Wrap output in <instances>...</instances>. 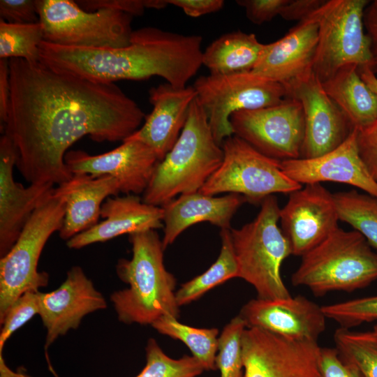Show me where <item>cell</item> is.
I'll use <instances>...</instances> for the list:
<instances>
[{
	"instance_id": "6da1fadb",
	"label": "cell",
	"mask_w": 377,
	"mask_h": 377,
	"mask_svg": "<svg viewBox=\"0 0 377 377\" xmlns=\"http://www.w3.org/2000/svg\"><path fill=\"white\" fill-rule=\"evenodd\" d=\"M10 96L1 132L12 140L15 166L30 184L60 185L73 177L68 148L89 135L124 141L145 114L114 83H99L52 70L40 62L9 59Z\"/></svg>"
},
{
	"instance_id": "7a4b0ae2",
	"label": "cell",
	"mask_w": 377,
	"mask_h": 377,
	"mask_svg": "<svg viewBox=\"0 0 377 377\" xmlns=\"http://www.w3.org/2000/svg\"><path fill=\"white\" fill-rule=\"evenodd\" d=\"M202 37L148 27L133 30L117 48L63 46L43 40L40 62L52 70L99 83L159 76L183 88L202 65Z\"/></svg>"
},
{
	"instance_id": "3957f363",
	"label": "cell",
	"mask_w": 377,
	"mask_h": 377,
	"mask_svg": "<svg viewBox=\"0 0 377 377\" xmlns=\"http://www.w3.org/2000/svg\"><path fill=\"white\" fill-rule=\"evenodd\" d=\"M131 259L121 258L116 265L126 288L114 291L111 302L119 321L124 324L152 325L164 316L177 318V280L163 263L165 251L155 230L129 235Z\"/></svg>"
},
{
	"instance_id": "277c9868",
	"label": "cell",
	"mask_w": 377,
	"mask_h": 377,
	"mask_svg": "<svg viewBox=\"0 0 377 377\" xmlns=\"http://www.w3.org/2000/svg\"><path fill=\"white\" fill-rule=\"evenodd\" d=\"M223 158L197 97L177 142L157 164L142 201L162 207L178 195L198 192Z\"/></svg>"
},
{
	"instance_id": "5b68a950",
	"label": "cell",
	"mask_w": 377,
	"mask_h": 377,
	"mask_svg": "<svg viewBox=\"0 0 377 377\" xmlns=\"http://www.w3.org/2000/svg\"><path fill=\"white\" fill-rule=\"evenodd\" d=\"M301 258L292 284L306 287L317 297L332 291L353 292L377 280V253L355 230L338 227Z\"/></svg>"
},
{
	"instance_id": "8992f818",
	"label": "cell",
	"mask_w": 377,
	"mask_h": 377,
	"mask_svg": "<svg viewBox=\"0 0 377 377\" xmlns=\"http://www.w3.org/2000/svg\"><path fill=\"white\" fill-rule=\"evenodd\" d=\"M280 209L277 198L269 195L252 221L230 228L238 278L251 284L258 298L264 300L291 296L281 275V265L292 251L278 224Z\"/></svg>"
},
{
	"instance_id": "52a82bcc",
	"label": "cell",
	"mask_w": 377,
	"mask_h": 377,
	"mask_svg": "<svg viewBox=\"0 0 377 377\" xmlns=\"http://www.w3.org/2000/svg\"><path fill=\"white\" fill-rule=\"evenodd\" d=\"M66 196L59 185L32 214L11 249L0 260V323L13 303L27 291L48 284L49 275L38 270L47 242L59 231Z\"/></svg>"
},
{
	"instance_id": "ba28073f",
	"label": "cell",
	"mask_w": 377,
	"mask_h": 377,
	"mask_svg": "<svg viewBox=\"0 0 377 377\" xmlns=\"http://www.w3.org/2000/svg\"><path fill=\"white\" fill-rule=\"evenodd\" d=\"M367 0H327L310 17L318 24V43L312 70L321 82L341 67L376 66L364 31Z\"/></svg>"
},
{
	"instance_id": "9c48e42d",
	"label": "cell",
	"mask_w": 377,
	"mask_h": 377,
	"mask_svg": "<svg viewBox=\"0 0 377 377\" xmlns=\"http://www.w3.org/2000/svg\"><path fill=\"white\" fill-rule=\"evenodd\" d=\"M44 40L85 48H117L130 43L133 16L102 8L86 11L71 0H36Z\"/></svg>"
},
{
	"instance_id": "30bf717a",
	"label": "cell",
	"mask_w": 377,
	"mask_h": 377,
	"mask_svg": "<svg viewBox=\"0 0 377 377\" xmlns=\"http://www.w3.org/2000/svg\"><path fill=\"white\" fill-rule=\"evenodd\" d=\"M221 147L223 161L198 191L201 193H235L253 204H261L269 195L290 193L302 186L283 172L281 161L263 154L235 135L227 138Z\"/></svg>"
},
{
	"instance_id": "8fae6325",
	"label": "cell",
	"mask_w": 377,
	"mask_h": 377,
	"mask_svg": "<svg viewBox=\"0 0 377 377\" xmlns=\"http://www.w3.org/2000/svg\"><path fill=\"white\" fill-rule=\"evenodd\" d=\"M193 87L205 112L214 139L221 146L233 135L231 115L276 105L287 96L285 87L276 81L250 72L209 74L200 76Z\"/></svg>"
},
{
	"instance_id": "7c38bea8",
	"label": "cell",
	"mask_w": 377,
	"mask_h": 377,
	"mask_svg": "<svg viewBox=\"0 0 377 377\" xmlns=\"http://www.w3.org/2000/svg\"><path fill=\"white\" fill-rule=\"evenodd\" d=\"M230 124L235 135L268 157L281 161L300 157L304 115L295 98L286 97L274 105L236 112Z\"/></svg>"
},
{
	"instance_id": "4fadbf2b",
	"label": "cell",
	"mask_w": 377,
	"mask_h": 377,
	"mask_svg": "<svg viewBox=\"0 0 377 377\" xmlns=\"http://www.w3.org/2000/svg\"><path fill=\"white\" fill-rule=\"evenodd\" d=\"M320 348L316 341L246 327L242 335L244 377H320Z\"/></svg>"
},
{
	"instance_id": "5bb4252c",
	"label": "cell",
	"mask_w": 377,
	"mask_h": 377,
	"mask_svg": "<svg viewBox=\"0 0 377 377\" xmlns=\"http://www.w3.org/2000/svg\"><path fill=\"white\" fill-rule=\"evenodd\" d=\"M287 96L297 100L304 115L301 158L323 155L341 145L353 130L348 120L309 71L284 85Z\"/></svg>"
},
{
	"instance_id": "9a60e30c",
	"label": "cell",
	"mask_w": 377,
	"mask_h": 377,
	"mask_svg": "<svg viewBox=\"0 0 377 377\" xmlns=\"http://www.w3.org/2000/svg\"><path fill=\"white\" fill-rule=\"evenodd\" d=\"M339 220L333 193L319 183L305 184L289 193L279 214L281 229L292 255L300 257L334 231Z\"/></svg>"
},
{
	"instance_id": "2e32d148",
	"label": "cell",
	"mask_w": 377,
	"mask_h": 377,
	"mask_svg": "<svg viewBox=\"0 0 377 377\" xmlns=\"http://www.w3.org/2000/svg\"><path fill=\"white\" fill-rule=\"evenodd\" d=\"M159 161L151 148L134 140H125L119 147L101 154L71 150L64 157L71 174L108 175L117 180L120 192L136 195L145 192Z\"/></svg>"
},
{
	"instance_id": "e0dca14e",
	"label": "cell",
	"mask_w": 377,
	"mask_h": 377,
	"mask_svg": "<svg viewBox=\"0 0 377 377\" xmlns=\"http://www.w3.org/2000/svg\"><path fill=\"white\" fill-rule=\"evenodd\" d=\"M38 295V315L46 329L45 349L58 337L77 329L85 316L107 307L105 297L80 266L68 271L58 288Z\"/></svg>"
},
{
	"instance_id": "ac0fdd59",
	"label": "cell",
	"mask_w": 377,
	"mask_h": 377,
	"mask_svg": "<svg viewBox=\"0 0 377 377\" xmlns=\"http://www.w3.org/2000/svg\"><path fill=\"white\" fill-rule=\"evenodd\" d=\"M239 316L246 327L294 339L318 341L326 326L322 306L300 295L283 299L251 300L242 306Z\"/></svg>"
},
{
	"instance_id": "d6986e66",
	"label": "cell",
	"mask_w": 377,
	"mask_h": 377,
	"mask_svg": "<svg viewBox=\"0 0 377 377\" xmlns=\"http://www.w3.org/2000/svg\"><path fill=\"white\" fill-rule=\"evenodd\" d=\"M17 153L11 138L3 133L0 138V256L13 247L34 211L53 192L50 184L16 182L13 168Z\"/></svg>"
},
{
	"instance_id": "ffe728a7",
	"label": "cell",
	"mask_w": 377,
	"mask_h": 377,
	"mask_svg": "<svg viewBox=\"0 0 377 377\" xmlns=\"http://www.w3.org/2000/svg\"><path fill=\"white\" fill-rule=\"evenodd\" d=\"M357 135V131L353 129L341 145L317 157L282 161V170L301 185L324 182L346 184L377 197V181L361 158Z\"/></svg>"
},
{
	"instance_id": "44dd1931",
	"label": "cell",
	"mask_w": 377,
	"mask_h": 377,
	"mask_svg": "<svg viewBox=\"0 0 377 377\" xmlns=\"http://www.w3.org/2000/svg\"><path fill=\"white\" fill-rule=\"evenodd\" d=\"M196 97L193 86L177 88L166 82L151 88L149 100L152 111L145 117L143 125L126 140L145 143L162 161L179 138Z\"/></svg>"
},
{
	"instance_id": "7402d4cb",
	"label": "cell",
	"mask_w": 377,
	"mask_h": 377,
	"mask_svg": "<svg viewBox=\"0 0 377 377\" xmlns=\"http://www.w3.org/2000/svg\"><path fill=\"white\" fill-rule=\"evenodd\" d=\"M101 216L104 220L68 239L67 246L80 249L124 234L163 227V208L147 204L136 195L108 198L102 205Z\"/></svg>"
},
{
	"instance_id": "603a6c76",
	"label": "cell",
	"mask_w": 377,
	"mask_h": 377,
	"mask_svg": "<svg viewBox=\"0 0 377 377\" xmlns=\"http://www.w3.org/2000/svg\"><path fill=\"white\" fill-rule=\"evenodd\" d=\"M318 43V24L310 16L284 36L266 44L252 73L282 84L312 70Z\"/></svg>"
},
{
	"instance_id": "cb8c5ba5",
	"label": "cell",
	"mask_w": 377,
	"mask_h": 377,
	"mask_svg": "<svg viewBox=\"0 0 377 377\" xmlns=\"http://www.w3.org/2000/svg\"><path fill=\"white\" fill-rule=\"evenodd\" d=\"M246 202L241 195L228 193L216 197L199 191L180 195L165 204L163 209L164 249L171 245L179 235L191 226L208 222L222 229H230L231 220Z\"/></svg>"
},
{
	"instance_id": "d4e9b609",
	"label": "cell",
	"mask_w": 377,
	"mask_h": 377,
	"mask_svg": "<svg viewBox=\"0 0 377 377\" xmlns=\"http://www.w3.org/2000/svg\"><path fill=\"white\" fill-rule=\"evenodd\" d=\"M59 186L66 196V206L59 234L66 241L96 225L105 200L120 192L117 180L108 175L75 174Z\"/></svg>"
},
{
	"instance_id": "484cf974",
	"label": "cell",
	"mask_w": 377,
	"mask_h": 377,
	"mask_svg": "<svg viewBox=\"0 0 377 377\" xmlns=\"http://www.w3.org/2000/svg\"><path fill=\"white\" fill-rule=\"evenodd\" d=\"M357 68L353 64L343 66L322 84L353 129L360 131L377 119V96L362 81Z\"/></svg>"
},
{
	"instance_id": "4316f807",
	"label": "cell",
	"mask_w": 377,
	"mask_h": 377,
	"mask_svg": "<svg viewBox=\"0 0 377 377\" xmlns=\"http://www.w3.org/2000/svg\"><path fill=\"white\" fill-rule=\"evenodd\" d=\"M265 45L253 34L239 30L230 31L207 47L202 52V64L210 74L250 72L258 63Z\"/></svg>"
},
{
	"instance_id": "83f0119b",
	"label": "cell",
	"mask_w": 377,
	"mask_h": 377,
	"mask_svg": "<svg viewBox=\"0 0 377 377\" xmlns=\"http://www.w3.org/2000/svg\"><path fill=\"white\" fill-rule=\"evenodd\" d=\"M220 235L221 247L216 261L205 272L183 283L176 291V300L179 306L195 301L213 288L238 277L230 229H222Z\"/></svg>"
},
{
	"instance_id": "f1b7e54d",
	"label": "cell",
	"mask_w": 377,
	"mask_h": 377,
	"mask_svg": "<svg viewBox=\"0 0 377 377\" xmlns=\"http://www.w3.org/2000/svg\"><path fill=\"white\" fill-rule=\"evenodd\" d=\"M158 332L183 342L192 356L202 364L204 370L216 369V357L219 348L217 328H198L180 323L172 316H164L152 325Z\"/></svg>"
},
{
	"instance_id": "f546056e",
	"label": "cell",
	"mask_w": 377,
	"mask_h": 377,
	"mask_svg": "<svg viewBox=\"0 0 377 377\" xmlns=\"http://www.w3.org/2000/svg\"><path fill=\"white\" fill-rule=\"evenodd\" d=\"M339 220L360 232L377 253V197L355 190L333 193Z\"/></svg>"
},
{
	"instance_id": "4dcf8cb0",
	"label": "cell",
	"mask_w": 377,
	"mask_h": 377,
	"mask_svg": "<svg viewBox=\"0 0 377 377\" xmlns=\"http://www.w3.org/2000/svg\"><path fill=\"white\" fill-rule=\"evenodd\" d=\"M44 40L40 23L13 24L0 19V59H22L40 62V45Z\"/></svg>"
},
{
	"instance_id": "1f68e13d",
	"label": "cell",
	"mask_w": 377,
	"mask_h": 377,
	"mask_svg": "<svg viewBox=\"0 0 377 377\" xmlns=\"http://www.w3.org/2000/svg\"><path fill=\"white\" fill-rule=\"evenodd\" d=\"M145 350L146 364L135 377H198L204 371L193 356L170 357L154 339H148Z\"/></svg>"
},
{
	"instance_id": "d6a6232c",
	"label": "cell",
	"mask_w": 377,
	"mask_h": 377,
	"mask_svg": "<svg viewBox=\"0 0 377 377\" xmlns=\"http://www.w3.org/2000/svg\"><path fill=\"white\" fill-rule=\"evenodd\" d=\"M246 328L244 321L237 316L223 327L219 337L216 367L221 377H244L242 335Z\"/></svg>"
},
{
	"instance_id": "836d02e7",
	"label": "cell",
	"mask_w": 377,
	"mask_h": 377,
	"mask_svg": "<svg viewBox=\"0 0 377 377\" xmlns=\"http://www.w3.org/2000/svg\"><path fill=\"white\" fill-rule=\"evenodd\" d=\"M334 341L343 360L354 364L364 377H377V347L342 327L334 332Z\"/></svg>"
},
{
	"instance_id": "e575fe53",
	"label": "cell",
	"mask_w": 377,
	"mask_h": 377,
	"mask_svg": "<svg viewBox=\"0 0 377 377\" xmlns=\"http://www.w3.org/2000/svg\"><path fill=\"white\" fill-rule=\"evenodd\" d=\"M326 318L340 327L350 329L377 320V295L364 297L322 306Z\"/></svg>"
},
{
	"instance_id": "d590c367",
	"label": "cell",
	"mask_w": 377,
	"mask_h": 377,
	"mask_svg": "<svg viewBox=\"0 0 377 377\" xmlns=\"http://www.w3.org/2000/svg\"><path fill=\"white\" fill-rule=\"evenodd\" d=\"M39 291V290H38ZM38 291H27L10 306L3 320L0 333V352L6 341L22 325L39 313Z\"/></svg>"
},
{
	"instance_id": "8d00e7d4",
	"label": "cell",
	"mask_w": 377,
	"mask_h": 377,
	"mask_svg": "<svg viewBox=\"0 0 377 377\" xmlns=\"http://www.w3.org/2000/svg\"><path fill=\"white\" fill-rule=\"evenodd\" d=\"M318 365L320 377H364L354 364L341 358L336 348L320 347Z\"/></svg>"
},
{
	"instance_id": "74e56055",
	"label": "cell",
	"mask_w": 377,
	"mask_h": 377,
	"mask_svg": "<svg viewBox=\"0 0 377 377\" xmlns=\"http://www.w3.org/2000/svg\"><path fill=\"white\" fill-rule=\"evenodd\" d=\"M0 17L8 23L38 22L36 0H1Z\"/></svg>"
},
{
	"instance_id": "f35d334b",
	"label": "cell",
	"mask_w": 377,
	"mask_h": 377,
	"mask_svg": "<svg viewBox=\"0 0 377 377\" xmlns=\"http://www.w3.org/2000/svg\"><path fill=\"white\" fill-rule=\"evenodd\" d=\"M236 2L244 8L249 20L259 25L280 15L288 0H238Z\"/></svg>"
},
{
	"instance_id": "ab89813d",
	"label": "cell",
	"mask_w": 377,
	"mask_h": 377,
	"mask_svg": "<svg viewBox=\"0 0 377 377\" xmlns=\"http://www.w3.org/2000/svg\"><path fill=\"white\" fill-rule=\"evenodd\" d=\"M357 142L362 161L377 181V119L368 127L357 131Z\"/></svg>"
},
{
	"instance_id": "60d3db41",
	"label": "cell",
	"mask_w": 377,
	"mask_h": 377,
	"mask_svg": "<svg viewBox=\"0 0 377 377\" xmlns=\"http://www.w3.org/2000/svg\"><path fill=\"white\" fill-rule=\"evenodd\" d=\"M86 11L111 8L125 12L131 15H142L146 8H150V0H82L75 1Z\"/></svg>"
},
{
	"instance_id": "b9f144b4",
	"label": "cell",
	"mask_w": 377,
	"mask_h": 377,
	"mask_svg": "<svg viewBox=\"0 0 377 377\" xmlns=\"http://www.w3.org/2000/svg\"><path fill=\"white\" fill-rule=\"evenodd\" d=\"M168 3L181 8L191 17L217 12L223 8V0H167Z\"/></svg>"
},
{
	"instance_id": "7bdbcfd3",
	"label": "cell",
	"mask_w": 377,
	"mask_h": 377,
	"mask_svg": "<svg viewBox=\"0 0 377 377\" xmlns=\"http://www.w3.org/2000/svg\"><path fill=\"white\" fill-rule=\"evenodd\" d=\"M325 0H288L280 16L286 20L301 22L316 10Z\"/></svg>"
},
{
	"instance_id": "ee69618b",
	"label": "cell",
	"mask_w": 377,
	"mask_h": 377,
	"mask_svg": "<svg viewBox=\"0 0 377 377\" xmlns=\"http://www.w3.org/2000/svg\"><path fill=\"white\" fill-rule=\"evenodd\" d=\"M10 96L9 61L0 59V121L1 131L7 121Z\"/></svg>"
},
{
	"instance_id": "f6af8a7d",
	"label": "cell",
	"mask_w": 377,
	"mask_h": 377,
	"mask_svg": "<svg viewBox=\"0 0 377 377\" xmlns=\"http://www.w3.org/2000/svg\"><path fill=\"white\" fill-rule=\"evenodd\" d=\"M364 25L371 42V48L377 66V0L367 5L364 13Z\"/></svg>"
},
{
	"instance_id": "bcb514c9",
	"label": "cell",
	"mask_w": 377,
	"mask_h": 377,
	"mask_svg": "<svg viewBox=\"0 0 377 377\" xmlns=\"http://www.w3.org/2000/svg\"><path fill=\"white\" fill-rule=\"evenodd\" d=\"M357 72L365 86L377 96V77L374 68L370 66H362L357 68Z\"/></svg>"
},
{
	"instance_id": "7dc6e473",
	"label": "cell",
	"mask_w": 377,
	"mask_h": 377,
	"mask_svg": "<svg viewBox=\"0 0 377 377\" xmlns=\"http://www.w3.org/2000/svg\"><path fill=\"white\" fill-rule=\"evenodd\" d=\"M353 336L364 340L376 347H377V324L373 327V329L367 332H353L351 331Z\"/></svg>"
},
{
	"instance_id": "c3c4849f",
	"label": "cell",
	"mask_w": 377,
	"mask_h": 377,
	"mask_svg": "<svg viewBox=\"0 0 377 377\" xmlns=\"http://www.w3.org/2000/svg\"><path fill=\"white\" fill-rule=\"evenodd\" d=\"M0 377H30L22 373H17L11 370L6 364L2 352H0Z\"/></svg>"
}]
</instances>
